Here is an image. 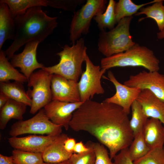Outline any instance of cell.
<instances>
[{
  "label": "cell",
  "mask_w": 164,
  "mask_h": 164,
  "mask_svg": "<svg viewBox=\"0 0 164 164\" xmlns=\"http://www.w3.org/2000/svg\"><path fill=\"white\" fill-rule=\"evenodd\" d=\"M128 115L119 106L90 100L73 112L69 127L94 137L108 148L112 159L121 150L128 148L133 140Z\"/></svg>",
  "instance_id": "6da1fadb"
},
{
  "label": "cell",
  "mask_w": 164,
  "mask_h": 164,
  "mask_svg": "<svg viewBox=\"0 0 164 164\" xmlns=\"http://www.w3.org/2000/svg\"><path fill=\"white\" fill-rule=\"evenodd\" d=\"M42 8H32L14 18L15 36L12 43L5 51L8 60L11 59L15 52L28 42L32 40L42 42L57 27V17L49 16Z\"/></svg>",
  "instance_id": "7a4b0ae2"
},
{
  "label": "cell",
  "mask_w": 164,
  "mask_h": 164,
  "mask_svg": "<svg viewBox=\"0 0 164 164\" xmlns=\"http://www.w3.org/2000/svg\"><path fill=\"white\" fill-rule=\"evenodd\" d=\"M159 63L152 50L135 43L123 52L102 59L101 67L106 70L114 67H141L149 71H158Z\"/></svg>",
  "instance_id": "3957f363"
},
{
  "label": "cell",
  "mask_w": 164,
  "mask_h": 164,
  "mask_svg": "<svg viewBox=\"0 0 164 164\" xmlns=\"http://www.w3.org/2000/svg\"><path fill=\"white\" fill-rule=\"evenodd\" d=\"M63 50L57 53L60 57L58 63L42 69L51 74L60 75L77 81L82 73V65L87 56L84 40L80 38L75 44L65 45Z\"/></svg>",
  "instance_id": "277c9868"
},
{
  "label": "cell",
  "mask_w": 164,
  "mask_h": 164,
  "mask_svg": "<svg viewBox=\"0 0 164 164\" xmlns=\"http://www.w3.org/2000/svg\"><path fill=\"white\" fill-rule=\"evenodd\" d=\"M133 16L123 18L108 31H101L97 42L98 49L105 57L123 52L133 46L130 32V26Z\"/></svg>",
  "instance_id": "5b68a950"
},
{
  "label": "cell",
  "mask_w": 164,
  "mask_h": 164,
  "mask_svg": "<svg viewBox=\"0 0 164 164\" xmlns=\"http://www.w3.org/2000/svg\"><path fill=\"white\" fill-rule=\"evenodd\" d=\"M107 2L106 0H87L80 9L73 13L69 30L70 39L72 45L82 35L89 33L92 19L97 14L104 12Z\"/></svg>",
  "instance_id": "8992f818"
},
{
  "label": "cell",
  "mask_w": 164,
  "mask_h": 164,
  "mask_svg": "<svg viewBox=\"0 0 164 164\" xmlns=\"http://www.w3.org/2000/svg\"><path fill=\"white\" fill-rule=\"evenodd\" d=\"M41 69L33 72L28 80L27 93L32 101L30 113L35 114L52 101L51 80L52 75Z\"/></svg>",
  "instance_id": "52a82bcc"
},
{
  "label": "cell",
  "mask_w": 164,
  "mask_h": 164,
  "mask_svg": "<svg viewBox=\"0 0 164 164\" xmlns=\"http://www.w3.org/2000/svg\"><path fill=\"white\" fill-rule=\"evenodd\" d=\"M62 127L50 121L44 109L42 108L31 118L25 121H19L13 124L9 135L12 137H17L26 134L58 136L62 133Z\"/></svg>",
  "instance_id": "ba28073f"
},
{
  "label": "cell",
  "mask_w": 164,
  "mask_h": 164,
  "mask_svg": "<svg viewBox=\"0 0 164 164\" xmlns=\"http://www.w3.org/2000/svg\"><path fill=\"white\" fill-rule=\"evenodd\" d=\"M86 68L81 76L78 86L80 101L84 102L91 100L95 94H103L105 91L101 79L106 70L93 64L87 55L85 61Z\"/></svg>",
  "instance_id": "9c48e42d"
},
{
  "label": "cell",
  "mask_w": 164,
  "mask_h": 164,
  "mask_svg": "<svg viewBox=\"0 0 164 164\" xmlns=\"http://www.w3.org/2000/svg\"><path fill=\"white\" fill-rule=\"evenodd\" d=\"M123 84L141 90H149L164 102V75L158 71L143 70L135 75H130Z\"/></svg>",
  "instance_id": "30bf717a"
},
{
  "label": "cell",
  "mask_w": 164,
  "mask_h": 164,
  "mask_svg": "<svg viewBox=\"0 0 164 164\" xmlns=\"http://www.w3.org/2000/svg\"><path fill=\"white\" fill-rule=\"evenodd\" d=\"M84 102L71 103L52 100L43 109L50 121L56 125L62 126L67 131L73 112Z\"/></svg>",
  "instance_id": "8fae6325"
},
{
  "label": "cell",
  "mask_w": 164,
  "mask_h": 164,
  "mask_svg": "<svg viewBox=\"0 0 164 164\" xmlns=\"http://www.w3.org/2000/svg\"><path fill=\"white\" fill-rule=\"evenodd\" d=\"M39 42L32 40L26 43L23 51L14 54L11 59L10 63L15 68L18 67L21 72L29 79L36 69H42L44 65L39 63L36 59V51Z\"/></svg>",
  "instance_id": "7c38bea8"
},
{
  "label": "cell",
  "mask_w": 164,
  "mask_h": 164,
  "mask_svg": "<svg viewBox=\"0 0 164 164\" xmlns=\"http://www.w3.org/2000/svg\"><path fill=\"white\" fill-rule=\"evenodd\" d=\"M78 82L53 74L51 80L52 100L71 103L81 101Z\"/></svg>",
  "instance_id": "4fadbf2b"
},
{
  "label": "cell",
  "mask_w": 164,
  "mask_h": 164,
  "mask_svg": "<svg viewBox=\"0 0 164 164\" xmlns=\"http://www.w3.org/2000/svg\"><path fill=\"white\" fill-rule=\"evenodd\" d=\"M104 77L113 83L116 90L114 94L104 101L121 107L128 114L132 104L136 100L142 90L139 88L130 87L121 84L110 70L108 72V77Z\"/></svg>",
  "instance_id": "5bb4252c"
},
{
  "label": "cell",
  "mask_w": 164,
  "mask_h": 164,
  "mask_svg": "<svg viewBox=\"0 0 164 164\" xmlns=\"http://www.w3.org/2000/svg\"><path fill=\"white\" fill-rule=\"evenodd\" d=\"M60 135H32L22 137H12L8 138V141L10 145L14 149L42 153L57 139Z\"/></svg>",
  "instance_id": "9a60e30c"
},
{
  "label": "cell",
  "mask_w": 164,
  "mask_h": 164,
  "mask_svg": "<svg viewBox=\"0 0 164 164\" xmlns=\"http://www.w3.org/2000/svg\"><path fill=\"white\" fill-rule=\"evenodd\" d=\"M136 100L148 118L158 119L164 126V102L148 89L142 90Z\"/></svg>",
  "instance_id": "2e32d148"
},
{
  "label": "cell",
  "mask_w": 164,
  "mask_h": 164,
  "mask_svg": "<svg viewBox=\"0 0 164 164\" xmlns=\"http://www.w3.org/2000/svg\"><path fill=\"white\" fill-rule=\"evenodd\" d=\"M145 142L150 149L161 148L164 144V126L159 120L148 119L142 130Z\"/></svg>",
  "instance_id": "e0dca14e"
},
{
  "label": "cell",
  "mask_w": 164,
  "mask_h": 164,
  "mask_svg": "<svg viewBox=\"0 0 164 164\" xmlns=\"http://www.w3.org/2000/svg\"><path fill=\"white\" fill-rule=\"evenodd\" d=\"M68 138L64 133L61 134L57 139L42 153L43 161L47 163H57L69 159L73 152H70L64 147L65 141Z\"/></svg>",
  "instance_id": "ac0fdd59"
},
{
  "label": "cell",
  "mask_w": 164,
  "mask_h": 164,
  "mask_svg": "<svg viewBox=\"0 0 164 164\" xmlns=\"http://www.w3.org/2000/svg\"><path fill=\"white\" fill-rule=\"evenodd\" d=\"M15 32L14 18L8 6L0 2V50L6 41L14 39Z\"/></svg>",
  "instance_id": "d6986e66"
},
{
  "label": "cell",
  "mask_w": 164,
  "mask_h": 164,
  "mask_svg": "<svg viewBox=\"0 0 164 164\" xmlns=\"http://www.w3.org/2000/svg\"><path fill=\"white\" fill-rule=\"evenodd\" d=\"M26 107L23 103L10 99L0 109V129H4L8 123L12 119L22 120Z\"/></svg>",
  "instance_id": "ffe728a7"
},
{
  "label": "cell",
  "mask_w": 164,
  "mask_h": 164,
  "mask_svg": "<svg viewBox=\"0 0 164 164\" xmlns=\"http://www.w3.org/2000/svg\"><path fill=\"white\" fill-rule=\"evenodd\" d=\"M23 84L16 81L0 82V91L10 99L31 107L32 100L26 92Z\"/></svg>",
  "instance_id": "44dd1931"
},
{
  "label": "cell",
  "mask_w": 164,
  "mask_h": 164,
  "mask_svg": "<svg viewBox=\"0 0 164 164\" xmlns=\"http://www.w3.org/2000/svg\"><path fill=\"white\" fill-rule=\"evenodd\" d=\"M10 80L23 84L28 81V79L20 73L9 62L5 52L0 50V82L9 81Z\"/></svg>",
  "instance_id": "7402d4cb"
},
{
  "label": "cell",
  "mask_w": 164,
  "mask_h": 164,
  "mask_svg": "<svg viewBox=\"0 0 164 164\" xmlns=\"http://www.w3.org/2000/svg\"><path fill=\"white\" fill-rule=\"evenodd\" d=\"M164 1L163 0H157L152 5L141 8L139 10V11L135 15L139 16L144 14L146 15V17L140 19L138 22L147 18H151L156 22L159 31L162 30L164 29Z\"/></svg>",
  "instance_id": "603a6c76"
},
{
  "label": "cell",
  "mask_w": 164,
  "mask_h": 164,
  "mask_svg": "<svg viewBox=\"0 0 164 164\" xmlns=\"http://www.w3.org/2000/svg\"><path fill=\"white\" fill-rule=\"evenodd\" d=\"M8 6L15 18L17 16L25 13L30 8L36 6H48L47 0H1Z\"/></svg>",
  "instance_id": "cb8c5ba5"
},
{
  "label": "cell",
  "mask_w": 164,
  "mask_h": 164,
  "mask_svg": "<svg viewBox=\"0 0 164 164\" xmlns=\"http://www.w3.org/2000/svg\"><path fill=\"white\" fill-rule=\"evenodd\" d=\"M116 3L114 0H109L104 12L97 14L94 18L101 31L106 29L111 30L118 23L114 11Z\"/></svg>",
  "instance_id": "d4e9b609"
},
{
  "label": "cell",
  "mask_w": 164,
  "mask_h": 164,
  "mask_svg": "<svg viewBox=\"0 0 164 164\" xmlns=\"http://www.w3.org/2000/svg\"><path fill=\"white\" fill-rule=\"evenodd\" d=\"M157 0H154L145 3L137 5L131 0H119L116 2L114 8L117 23L123 18L133 16L138 10L145 5L153 4Z\"/></svg>",
  "instance_id": "484cf974"
},
{
  "label": "cell",
  "mask_w": 164,
  "mask_h": 164,
  "mask_svg": "<svg viewBox=\"0 0 164 164\" xmlns=\"http://www.w3.org/2000/svg\"><path fill=\"white\" fill-rule=\"evenodd\" d=\"M131 109L132 116L130 120V125L134 136L142 131L149 118L145 114L141 105L136 100L132 104Z\"/></svg>",
  "instance_id": "4316f807"
},
{
  "label": "cell",
  "mask_w": 164,
  "mask_h": 164,
  "mask_svg": "<svg viewBox=\"0 0 164 164\" xmlns=\"http://www.w3.org/2000/svg\"><path fill=\"white\" fill-rule=\"evenodd\" d=\"M150 149L145 142L142 131L134 136L128 148L129 155L134 161L145 155Z\"/></svg>",
  "instance_id": "83f0119b"
},
{
  "label": "cell",
  "mask_w": 164,
  "mask_h": 164,
  "mask_svg": "<svg viewBox=\"0 0 164 164\" xmlns=\"http://www.w3.org/2000/svg\"><path fill=\"white\" fill-rule=\"evenodd\" d=\"M13 160L15 164H42V153L25 151L14 149L12 152Z\"/></svg>",
  "instance_id": "f1b7e54d"
},
{
  "label": "cell",
  "mask_w": 164,
  "mask_h": 164,
  "mask_svg": "<svg viewBox=\"0 0 164 164\" xmlns=\"http://www.w3.org/2000/svg\"><path fill=\"white\" fill-rule=\"evenodd\" d=\"M135 164H164V147L151 149L145 155L134 161Z\"/></svg>",
  "instance_id": "f546056e"
},
{
  "label": "cell",
  "mask_w": 164,
  "mask_h": 164,
  "mask_svg": "<svg viewBox=\"0 0 164 164\" xmlns=\"http://www.w3.org/2000/svg\"><path fill=\"white\" fill-rule=\"evenodd\" d=\"M86 145L89 147V150L82 153H73L68 159L70 164H95V155L94 149L88 142Z\"/></svg>",
  "instance_id": "4dcf8cb0"
},
{
  "label": "cell",
  "mask_w": 164,
  "mask_h": 164,
  "mask_svg": "<svg viewBox=\"0 0 164 164\" xmlns=\"http://www.w3.org/2000/svg\"><path fill=\"white\" fill-rule=\"evenodd\" d=\"M47 5L53 8L75 12L77 7L84 3V0H47Z\"/></svg>",
  "instance_id": "1f68e13d"
},
{
  "label": "cell",
  "mask_w": 164,
  "mask_h": 164,
  "mask_svg": "<svg viewBox=\"0 0 164 164\" xmlns=\"http://www.w3.org/2000/svg\"><path fill=\"white\" fill-rule=\"evenodd\" d=\"M94 152L95 164H113L108 151L103 144L99 142H88Z\"/></svg>",
  "instance_id": "d6a6232c"
},
{
  "label": "cell",
  "mask_w": 164,
  "mask_h": 164,
  "mask_svg": "<svg viewBox=\"0 0 164 164\" xmlns=\"http://www.w3.org/2000/svg\"><path fill=\"white\" fill-rule=\"evenodd\" d=\"M113 159V164H135L129 156L128 148L121 150Z\"/></svg>",
  "instance_id": "836d02e7"
},
{
  "label": "cell",
  "mask_w": 164,
  "mask_h": 164,
  "mask_svg": "<svg viewBox=\"0 0 164 164\" xmlns=\"http://www.w3.org/2000/svg\"><path fill=\"white\" fill-rule=\"evenodd\" d=\"M90 148L87 145H84L82 141L76 143L73 152L76 153H82L88 151Z\"/></svg>",
  "instance_id": "e575fe53"
},
{
  "label": "cell",
  "mask_w": 164,
  "mask_h": 164,
  "mask_svg": "<svg viewBox=\"0 0 164 164\" xmlns=\"http://www.w3.org/2000/svg\"><path fill=\"white\" fill-rule=\"evenodd\" d=\"M76 143L74 139L68 137L64 142V147L67 151L73 152V151Z\"/></svg>",
  "instance_id": "d590c367"
},
{
  "label": "cell",
  "mask_w": 164,
  "mask_h": 164,
  "mask_svg": "<svg viewBox=\"0 0 164 164\" xmlns=\"http://www.w3.org/2000/svg\"><path fill=\"white\" fill-rule=\"evenodd\" d=\"M0 164H15L12 156H8L0 154Z\"/></svg>",
  "instance_id": "8d00e7d4"
},
{
  "label": "cell",
  "mask_w": 164,
  "mask_h": 164,
  "mask_svg": "<svg viewBox=\"0 0 164 164\" xmlns=\"http://www.w3.org/2000/svg\"><path fill=\"white\" fill-rule=\"evenodd\" d=\"M9 99L6 95L0 91V109L5 104Z\"/></svg>",
  "instance_id": "74e56055"
},
{
  "label": "cell",
  "mask_w": 164,
  "mask_h": 164,
  "mask_svg": "<svg viewBox=\"0 0 164 164\" xmlns=\"http://www.w3.org/2000/svg\"><path fill=\"white\" fill-rule=\"evenodd\" d=\"M157 38L159 39H162L164 38V29L161 31L157 33Z\"/></svg>",
  "instance_id": "f35d334b"
},
{
  "label": "cell",
  "mask_w": 164,
  "mask_h": 164,
  "mask_svg": "<svg viewBox=\"0 0 164 164\" xmlns=\"http://www.w3.org/2000/svg\"><path fill=\"white\" fill-rule=\"evenodd\" d=\"M42 164H70L68 160L65 161L57 163H47L43 162Z\"/></svg>",
  "instance_id": "ab89813d"
}]
</instances>
